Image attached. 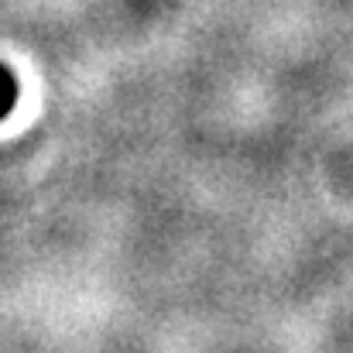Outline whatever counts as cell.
I'll list each match as a JSON object with an SVG mask.
<instances>
[{"label": "cell", "instance_id": "cell-1", "mask_svg": "<svg viewBox=\"0 0 353 353\" xmlns=\"http://www.w3.org/2000/svg\"><path fill=\"white\" fill-rule=\"evenodd\" d=\"M14 107H17V79L7 65H0V120L10 117Z\"/></svg>", "mask_w": 353, "mask_h": 353}]
</instances>
